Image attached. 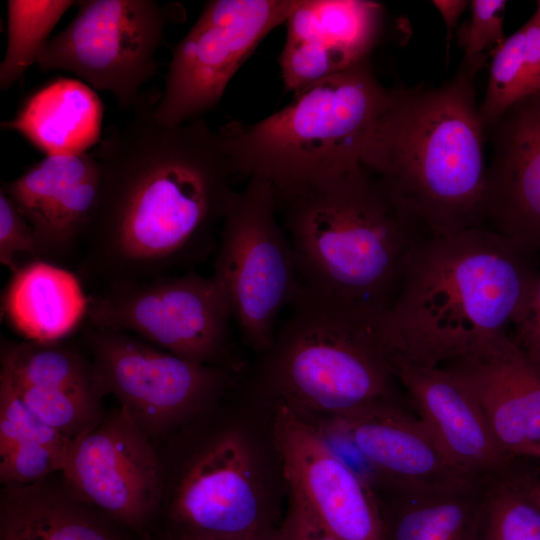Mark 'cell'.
Wrapping results in <instances>:
<instances>
[{
  "label": "cell",
  "instance_id": "6da1fadb",
  "mask_svg": "<svg viewBox=\"0 0 540 540\" xmlns=\"http://www.w3.org/2000/svg\"><path fill=\"white\" fill-rule=\"evenodd\" d=\"M102 180L83 271L106 284L171 274L205 258L236 189L218 131L158 122L143 100L100 141Z\"/></svg>",
  "mask_w": 540,
  "mask_h": 540
},
{
  "label": "cell",
  "instance_id": "7a4b0ae2",
  "mask_svg": "<svg viewBox=\"0 0 540 540\" xmlns=\"http://www.w3.org/2000/svg\"><path fill=\"white\" fill-rule=\"evenodd\" d=\"M535 255L486 226L423 236L376 329L388 365L441 366L508 332L540 274Z\"/></svg>",
  "mask_w": 540,
  "mask_h": 540
},
{
  "label": "cell",
  "instance_id": "3957f363",
  "mask_svg": "<svg viewBox=\"0 0 540 540\" xmlns=\"http://www.w3.org/2000/svg\"><path fill=\"white\" fill-rule=\"evenodd\" d=\"M275 196L299 296L377 329L410 249L428 234L362 164Z\"/></svg>",
  "mask_w": 540,
  "mask_h": 540
},
{
  "label": "cell",
  "instance_id": "277c9868",
  "mask_svg": "<svg viewBox=\"0 0 540 540\" xmlns=\"http://www.w3.org/2000/svg\"><path fill=\"white\" fill-rule=\"evenodd\" d=\"M464 64L438 88H394L361 164L428 234L483 226L486 164L474 76Z\"/></svg>",
  "mask_w": 540,
  "mask_h": 540
},
{
  "label": "cell",
  "instance_id": "5b68a950",
  "mask_svg": "<svg viewBox=\"0 0 540 540\" xmlns=\"http://www.w3.org/2000/svg\"><path fill=\"white\" fill-rule=\"evenodd\" d=\"M388 92L368 57L298 91L275 113L218 132L236 175L289 191L360 165Z\"/></svg>",
  "mask_w": 540,
  "mask_h": 540
},
{
  "label": "cell",
  "instance_id": "8992f818",
  "mask_svg": "<svg viewBox=\"0 0 540 540\" xmlns=\"http://www.w3.org/2000/svg\"><path fill=\"white\" fill-rule=\"evenodd\" d=\"M289 309L261 353L260 385L275 401L334 417L396 398L375 328L303 296Z\"/></svg>",
  "mask_w": 540,
  "mask_h": 540
},
{
  "label": "cell",
  "instance_id": "52a82bcc",
  "mask_svg": "<svg viewBox=\"0 0 540 540\" xmlns=\"http://www.w3.org/2000/svg\"><path fill=\"white\" fill-rule=\"evenodd\" d=\"M163 472L151 540H275L252 450L230 426L155 445Z\"/></svg>",
  "mask_w": 540,
  "mask_h": 540
},
{
  "label": "cell",
  "instance_id": "ba28073f",
  "mask_svg": "<svg viewBox=\"0 0 540 540\" xmlns=\"http://www.w3.org/2000/svg\"><path fill=\"white\" fill-rule=\"evenodd\" d=\"M220 227L212 275L224 290L242 340L262 353L274 339L281 312L300 293L272 184L248 178L234 191Z\"/></svg>",
  "mask_w": 540,
  "mask_h": 540
},
{
  "label": "cell",
  "instance_id": "9c48e42d",
  "mask_svg": "<svg viewBox=\"0 0 540 540\" xmlns=\"http://www.w3.org/2000/svg\"><path fill=\"white\" fill-rule=\"evenodd\" d=\"M82 344L104 394L154 445L212 407L231 381V367L184 359L121 330L88 326Z\"/></svg>",
  "mask_w": 540,
  "mask_h": 540
},
{
  "label": "cell",
  "instance_id": "30bf717a",
  "mask_svg": "<svg viewBox=\"0 0 540 540\" xmlns=\"http://www.w3.org/2000/svg\"><path fill=\"white\" fill-rule=\"evenodd\" d=\"M87 322L196 363L230 367L225 356L233 318L213 275L186 272L106 284L89 295Z\"/></svg>",
  "mask_w": 540,
  "mask_h": 540
},
{
  "label": "cell",
  "instance_id": "8fae6325",
  "mask_svg": "<svg viewBox=\"0 0 540 540\" xmlns=\"http://www.w3.org/2000/svg\"><path fill=\"white\" fill-rule=\"evenodd\" d=\"M171 12L156 0L78 1L76 16L48 41L37 65L75 74L135 108L141 87L157 72Z\"/></svg>",
  "mask_w": 540,
  "mask_h": 540
},
{
  "label": "cell",
  "instance_id": "7c38bea8",
  "mask_svg": "<svg viewBox=\"0 0 540 540\" xmlns=\"http://www.w3.org/2000/svg\"><path fill=\"white\" fill-rule=\"evenodd\" d=\"M301 0H211L174 46L153 113L177 126L203 119L260 42L285 23Z\"/></svg>",
  "mask_w": 540,
  "mask_h": 540
},
{
  "label": "cell",
  "instance_id": "4fadbf2b",
  "mask_svg": "<svg viewBox=\"0 0 540 540\" xmlns=\"http://www.w3.org/2000/svg\"><path fill=\"white\" fill-rule=\"evenodd\" d=\"M61 476L80 501L138 540H151L162 465L154 443L123 407L71 440Z\"/></svg>",
  "mask_w": 540,
  "mask_h": 540
},
{
  "label": "cell",
  "instance_id": "5bb4252c",
  "mask_svg": "<svg viewBox=\"0 0 540 540\" xmlns=\"http://www.w3.org/2000/svg\"><path fill=\"white\" fill-rule=\"evenodd\" d=\"M273 437L291 497L339 540H384L379 498L300 412L275 401Z\"/></svg>",
  "mask_w": 540,
  "mask_h": 540
},
{
  "label": "cell",
  "instance_id": "9a60e30c",
  "mask_svg": "<svg viewBox=\"0 0 540 540\" xmlns=\"http://www.w3.org/2000/svg\"><path fill=\"white\" fill-rule=\"evenodd\" d=\"M331 429L366 462L373 485L430 487L483 480L453 465L428 426L397 397L334 416Z\"/></svg>",
  "mask_w": 540,
  "mask_h": 540
},
{
  "label": "cell",
  "instance_id": "2e32d148",
  "mask_svg": "<svg viewBox=\"0 0 540 540\" xmlns=\"http://www.w3.org/2000/svg\"><path fill=\"white\" fill-rule=\"evenodd\" d=\"M441 366L474 396L509 456L540 459V364L511 333Z\"/></svg>",
  "mask_w": 540,
  "mask_h": 540
},
{
  "label": "cell",
  "instance_id": "e0dca14e",
  "mask_svg": "<svg viewBox=\"0 0 540 540\" xmlns=\"http://www.w3.org/2000/svg\"><path fill=\"white\" fill-rule=\"evenodd\" d=\"M484 224L521 247L540 250V91L512 105L491 128Z\"/></svg>",
  "mask_w": 540,
  "mask_h": 540
},
{
  "label": "cell",
  "instance_id": "ac0fdd59",
  "mask_svg": "<svg viewBox=\"0 0 540 540\" xmlns=\"http://www.w3.org/2000/svg\"><path fill=\"white\" fill-rule=\"evenodd\" d=\"M285 23L279 66L286 90L295 94L368 58L381 34L383 7L369 0H301Z\"/></svg>",
  "mask_w": 540,
  "mask_h": 540
},
{
  "label": "cell",
  "instance_id": "d6986e66",
  "mask_svg": "<svg viewBox=\"0 0 540 540\" xmlns=\"http://www.w3.org/2000/svg\"><path fill=\"white\" fill-rule=\"evenodd\" d=\"M102 170L90 153L45 156L1 189L33 228L40 258L56 263L84 238L99 199Z\"/></svg>",
  "mask_w": 540,
  "mask_h": 540
},
{
  "label": "cell",
  "instance_id": "ffe728a7",
  "mask_svg": "<svg viewBox=\"0 0 540 540\" xmlns=\"http://www.w3.org/2000/svg\"><path fill=\"white\" fill-rule=\"evenodd\" d=\"M389 367L417 415L462 472L485 480L517 462L498 443L474 396L444 367L402 363Z\"/></svg>",
  "mask_w": 540,
  "mask_h": 540
},
{
  "label": "cell",
  "instance_id": "44dd1931",
  "mask_svg": "<svg viewBox=\"0 0 540 540\" xmlns=\"http://www.w3.org/2000/svg\"><path fill=\"white\" fill-rule=\"evenodd\" d=\"M487 481L430 487L374 485L384 540H479Z\"/></svg>",
  "mask_w": 540,
  "mask_h": 540
},
{
  "label": "cell",
  "instance_id": "7402d4cb",
  "mask_svg": "<svg viewBox=\"0 0 540 540\" xmlns=\"http://www.w3.org/2000/svg\"><path fill=\"white\" fill-rule=\"evenodd\" d=\"M89 295L79 278L43 259L21 264L1 295V316L24 340H66L87 320Z\"/></svg>",
  "mask_w": 540,
  "mask_h": 540
},
{
  "label": "cell",
  "instance_id": "603a6c76",
  "mask_svg": "<svg viewBox=\"0 0 540 540\" xmlns=\"http://www.w3.org/2000/svg\"><path fill=\"white\" fill-rule=\"evenodd\" d=\"M52 479L1 487L0 540H138Z\"/></svg>",
  "mask_w": 540,
  "mask_h": 540
},
{
  "label": "cell",
  "instance_id": "cb8c5ba5",
  "mask_svg": "<svg viewBox=\"0 0 540 540\" xmlns=\"http://www.w3.org/2000/svg\"><path fill=\"white\" fill-rule=\"evenodd\" d=\"M103 105L74 78L54 79L30 94L1 128L18 133L45 156L74 155L102 140Z\"/></svg>",
  "mask_w": 540,
  "mask_h": 540
},
{
  "label": "cell",
  "instance_id": "d4e9b609",
  "mask_svg": "<svg viewBox=\"0 0 540 540\" xmlns=\"http://www.w3.org/2000/svg\"><path fill=\"white\" fill-rule=\"evenodd\" d=\"M0 372L14 384L47 392L105 396L88 353L65 340L39 343L2 340Z\"/></svg>",
  "mask_w": 540,
  "mask_h": 540
},
{
  "label": "cell",
  "instance_id": "484cf974",
  "mask_svg": "<svg viewBox=\"0 0 540 540\" xmlns=\"http://www.w3.org/2000/svg\"><path fill=\"white\" fill-rule=\"evenodd\" d=\"M535 478L514 463L488 479L479 540H540V504Z\"/></svg>",
  "mask_w": 540,
  "mask_h": 540
},
{
  "label": "cell",
  "instance_id": "4316f807",
  "mask_svg": "<svg viewBox=\"0 0 540 540\" xmlns=\"http://www.w3.org/2000/svg\"><path fill=\"white\" fill-rule=\"evenodd\" d=\"M78 1L9 0L7 2V46L0 64V88L19 81L50 39L51 31L65 12Z\"/></svg>",
  "mask_w": 540,
  "mask_h": 540
},
{
  "label": "cell",
  "instance_id": "83f0119b",
  "mask_svg": "<svg viewBox=\"0 0 540 540\" xmlns=\"http://www.w3.org/2000/svg\"><path fill=\"white\" fill-rule=\"evenodd\" d=\"M490 76L479 115L491 129L521 99L534 94L524 53V33L518 29L492 52Z\"/></svg>",
  "mask_w": 540,
  "mask_h": 540
},
{
  "label": "cell",
  "instance_id": "f1b7e54d",
  "mask_svg": "<svg viewBox=\"0 0 540 540\" xmlns=\"http://www.w3.org/2000/svg\"><path fill=\"white\" fill-rule=\"evenodd\" d=\"M70 442L36 415L0 373V453L22 443H40L68 451Z\"/></svg>",
  "mask_w": 540,
  "mask_h": 540
},
{
  "label": "cell",
  "instance_id": "f546056e",
  "mask_svg": "<svg viewBox=\"0 0 540 540\" xmlns=\"http://www.w3.org/2000/svg\"><path fill=\"white\" fill-rule=\"evenodd\" d=\"M67 451L40 443L17 444L0 453V483L30 485L61 473Z\"/></svg>",
  "mask_w": 540,
  "mask_h": 540
},
{
  "label": "cell",
  "instance_id": "4dcf8cb0",
  "mask_svg": "<svg viewBox=\"0 0 540 540\" xmlns=\"http://www.w3.org/2000/svg\"><path fill=\"white\" fill-rule=\"evenodd\" d=\"M471 16L459 31V42L464 50L462 64L480 69L486 55L504 40L503 24L506 1L473 0Z\"/></svg>",
  "mask_w": 540,
  "mask_h": 540
},
{
  "label": "cell",
  "instance_id": "1f68e13d",
  "mask_svg": "<svg viewBox=\"0 0 540 540\" xmlns=\"http://www.w3.org/2000/svg\"><path fill=\"white\" fill-rule=\"evenodd\" d=\"M41 259L32 226L10 197L0 189V263L15 271L19 255Z\"/></svg>",
  "mask_w": 540,
  "mask_h": 540
},
{
  "label": "cell",
  "instance_id": "d6a6232c",
  "mask_svg": "<svg viewBox=\"0 0 540 540\" xmlns=\"http://www.w3.org/2000/svg\"><path fill=\"white\" fill-rule=\"evenodd\" d=\"M511 333L515 342L534 361L540 364V274L525 306L513 323Z\"/></svg>",
  "mask_w": 540,
  "mask_h": 540
},
{
  "label": "cell",
  "instance_id": "836d02e7",
  "mask_svg": "<svg viewBox=\"0 0 540 540\" xmlns=\"http://www.w3.org/2000/svg\"><path fill=\"white\" fill-rule=\"evenodd\" d=\"M276 540H339L329 533L298 500L291 497Z\"/></svg>",
  "mask_w": 540,
  "mask_h": 540
},
{
  "label": "cell",
  "instance_id": "e575fe53",
  "mask_svg": "<svg viewBox=\"0 0 540 540\" xmlns=\"http://www.w3.org/2000/svg\"><path fill=\"white\" fill-rule=\"evenodd\" d=\"M524 53L534 93L540 91V19L534 14L522 27Z\"/></svg>",
  "mask_w": 540,
  "mask_h": 540
},
{
  "label": "cell",
  "instance_id": "d590c367",
  "mask_svg": "<svg viewBox=\"0 0 540 540\" xmlns=\"http://www.w3.org/2000/svg\"><path fill=\"white\" fill-rule=\"evenodd\" d=\"M469 1L462 0H434L432 4L441 14L446 28V54L448 59L449 49L454 28L461 14L466 9Z\"/></svg>",
  "mask_w": 540,
  "mask_h": 540
},
{
  "label": "cell",
  "instance_id": "8d00e7d4",
  "mask_svg": "<svg viewBox=\"0 0 540 540\" xmlns=\"http://www.w3.org/2000/svg\"><path fill=\"white\" fill-rule=\"evenodd\" d=\"M532 491L535 499L540 504V480L535 478L532 486Z\"/></svg>",
  "mask_w": 540,
  "mask_h": 540
},
{
  "label": "cell",
  "instance_id": "74e56055",
  "mask_svg": "<svg viewBox=\"0 0 540 540\" xmlns=\"http://www.w3.org/2000/svg\"><path fill=\"white\" fill-rule=\"evenodd\" d=\"M535 15L540 19V1L538 2V8Z\"/></svg>",
  "mask_w": 540,
  "mask_h": 540
},
{
  "label": "cell",
  "instance_id": "f35d334b",
  "mask_svg": "<svg viewBox=\"0 0 540 540\" xmlns=\"http://www.w3.org/2000/svg\"><path fill=\"white\" fill-rule=\"evenodd\" d=\"M276 540V539H275Z\"/></svg>",
  "mask_w": 540,
  "mask_h": 540
}]
</instances>
